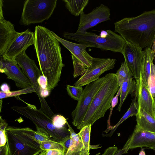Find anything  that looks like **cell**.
I'll return each instance as SVG.
<instances>
[{"instance_id": "18", "label": "cell", "mask_w": 155, "mask_h": 155, "mask_svg": "<svg viewBox=\"0 0 155 155\" xmlns=\"http://www.w3.org/2000/svg\"><path fill=\"white\" fill-rule=\"evenodd\" d=\"M19 32L15 30L14 25L0 16V55L3 56L7 48Z\"/></svg>"}, {"instance_id": "11", "label": "cell", "mask_w": 155, "mask_h": 155, "mask_svg": "<svg viewBox=\"0 0 155 155\" xmlns=\"http://www.w3.org/2000/svg\"><path fill=\"white\" fill-rule=\"evenodd\" d=\"M15 60L21 68L23 73L35 88L36 93L39 98L41 105H46L47 104L46 101L40 95V88L37 81L38 78L42 74V73L37 67L34 60L30 58L25 52L17 57Z\"/></svg>"}, {"instance_id": "42", "label": "cell", "mask_w": 155, "mask_h": 155, "mask_svg": "<svg viewBox=\"0 0 155 155\" xmlns=\"http://www.w3.org/2000/svg\"><path fill=\"white\" fill-rule=\"evenodd\" d=\"M0 130H5L8 126V124L4 120L2 119L1 116H0Z\"/></svg>"}, {"instance_id": "14", "label": "cell", "mask_w": 155, "mask_h": 155, "mask_svg": "<svg viewBox=\"0 0 155 155\" xmlns=\"http://www.w3.org/2000/svg\"><path fill=\"white\" fill-rule=\"evenodd\" d=\"M35 41L34 33L30 31L28 29L19 32L2 56L10 60H15L17 57L25 52L29 47L34 45Z\"/></svg>"}, {"instance_id": "36", "label": "cell", "mask_w": 155, "mask_h": 155, "mask_svg": "<svg viewBox=\"0 0 155 155\" xmlns=\"http://www.w3.org/2000/svg\"><path fill=\"white\" fill-rule=\"evenodd\" d=\"M0 146L5 145L7 142L5 130H0Z\"/></svg>"}, {"instance_id": "6", "label": "cell", "mask_w": 155, "mask_h": 155, "mask_svg": "<svg viewBox=\"0 0 155 155\" xmlns=\"http://www.w3.org/2000/svg\"><path fill=\"white\" fill-rule=\"evenodd\" d=\"M108 35L105 37L87 31L74 33L64 32L63 35L66 39L86 45L90 47L122 54L127 42L120 35L110 30H108Z\"/></svg>"}, {"instance_id": "45", "label": "cell", "mask_w": 155, "mask_h": 155, "mask_svg": "<svg viewBox=\"0 0 155 155\" xmlns=\"http://www.w3.org/2000/svg\"><path fill=\"white\" fill-rule=\"evenodd\" d=\"M139 155H146L145 151V148H143V147H141Z\"/></svg>"}, {"instance_id": "15", "label": "cell", "mask_w": 155, "mask_h": 155, "mask_svg": "<svg viewBox=\"0 0 155 155\" xmlns=\"http://www.w3.org/2000/svg\"><path fill=\"white\" fill-rule=\"evenodd\" d=\"M155 146V133L145 130L137 124L131 136L123 148L129 150L146 147L150 148Z\"/></svg>"}, {"instance_id": "5", "label": "cell", "mask_w": 155, "mask_h": 155, "mask_svg": "<svg viewBox=\"0 0 155 155\" xmlns=\"http://www.w3.org/2000/svg\"><path fill=\"white\" fill-rule=\"evenodd\" d=\"M17 98L25 103L26 106H13L11 109L31 121L36 127L43 129L52 140L62 143L71 135L68 128L66 127L61 128L56 127L54 125L52 118L41 110L23 101L19 96Z\"/></svg>"}, {"instance_id": "10", "label": "cell", "mask_w": 155, "mask_h": 155, "mask_svg": "<svg viewBox=\"0 0 155 155\" xmlns=\"http://www.w3.org/2000/svg\"><path fill=\"white\" fill-rule=\"evenodd\" d=\"M142 49L131 43L127 42L123 51L124 61L135 79L137 87L141 81L142 74L143 53Z\"/></svg>"}, {"instance_id": "26", "label": "cell", "mask_w": 155, "mask_h": 155, "mask_svg": "<svg viewBox=\"0 0 155 155\" xmlns=\"http://www.w3.org/2000/svg\"><path fill=\"white\" fill-rule=\"evenodd\" d=\"M115 74L120 88L125 81L132 78V75L125 61L121 63L120 67Z\"/></svg>"}, {"instance_id": "1", "label": "cell", "mask_w": 155, "mask_h": 155, "mask_svg": "<svg viewBox=\"0 0 155 155\" xmlns=\"http://www.w3.org/2000/svg\"><path fill=\"white\" fill-rule=\"evenodd\" d=\"M35 49L42 75L47 80L50 91L60 81L63 64L59 41L51 31L40 25L35 27Z\"/></svg>"}, {"instance_id": "32", "label": "cell", "mask_w": 155, "mask_h": 155, "mask_svg": "<svg viewBox=\"0 0 155 155\" xmlns=\"http://www.w3.org/2000/svg\"><path fill=\"white\" fill-rule=\"evenodd\" d=\"M121 92V89L120 88L119 90H118L117 94L114 97L111 101V107L110 109V112L108 120H107V127L106 130L105 131V132L107 133L109 131V129L110 128L111 126L110 125V119L111 116L112 115V111L114 108L117 105L118 102V97L120 95Z\"/></svg>"}, {"instance_id": "16", "label": "cell", "mask_w": 155, "mask_h": 155, "mask_svg": "<svg viewBox=\"0 0 155 155\" xmlns=\"http://www.w3.org/2000/svg\"><path fill=\"white\" fill-rule=\"evenodd\" d=\"M51 32L59 41L86 68H89L91 66L94 57L91 56L86 50L87 48L90 47V46L68 41L59 37L53 31Z\"/></svg>"}, {"instance_id": "22", "label": "cell", "mask_w": 155, "mask_h": 155, "mask_svg": "<svg viewBox=\"0 0 155 155\" xmlns=\"http://www.w3.org/2000/svg\"><path fill=\"white\" fill-rule=\"evenodd\" d=\"M120 95V100L117 110L119 111L121 110L123 103L127 95L130 94L132 97L136 95L137 91V83L136 81L132 78L125 81L121 87Z\"/></svg>"}, {"instance_id": "39", "label": "cell", "mask_w": 155, "mask_h": 155, "mask_svg": "<svg viewBox=\"0 0 155 155\" xmlns=\"http://www.w3.org/2000/svg\"><path fill=\"white\" fill-rule=\"evenodd\" d=\"M46 155H65V154L61 150L52 149L47 150Z\"/></svg>"}, {"instance_id": "24", "label": "cell", "mask_w": 155, "mask_h": 155, "mask_svg": "<svg viewBox=\"0 0 155 155\" xmlns=\"http://www.w3.org/2000/svg\"><path fill=\"white\" fill-rule=\"evenodd\" d=\"M138 107L137 104V98L135 97L133 99L129 109L119 122L114 126H111L109 130V131L110 130L111 131L108 134H106L104 135L106 136L111 137L120 124L130 117L133 116H136L138 113Z\"/></svg>"}, {"instance_id": "4", "label": "cell", "mask_w": 155, "mask_h": 155, "mask_svg": "<svg viewBox=\"0 0 155 155\" xmlns=\"http://www.w3.org/2000/svg\"><path fill=\"white\" fill-rule=\"evenodd\" d=\"M35 130L28 127L8 126L5 130L8 155H38L43 150L35 139Z\"/></svg>"}, {"instance_id": "19", "label": "cell", "mask_w": 155, "mask_h": 155, "mask_svg": "<svg viewBox=\"0 0 155 155\" xmlns=\"http://www.w3.org/2000/svg\"><path fill=\"white\" fill-rule=\"evenodd\" d=\"M142 74L141 81L146 84L149 89L151 67L155 57V52L150 48H146L143 51Z\"/></svg>"}, {"instance_id": "17", "label": "cell", "mask_w": 155, "mask_h": 155, "mask_svg": "<svg viewBox=\"0 0 155 155\" xmlns=\"http://www.w3.org/2000/svg\"><path fill=\"white\" fill-rule=\"evenodd\" d=\"M135 97L138 108H142L155 118V99L147 85L141 81L137 87Z\"/></svg>"}, {"instance_id": "8", "label": "cell", "mask_w": 155, "mask_h": 155, "mask_svg": "<svg viewBox=\"0 0 155 155\" xmlns=\"http://www.w3.org/2000/svg\"><path fill=\"white\" fill-rule=\"evenodd\" d=\"M105 76L86 85L81 99L71 113L72 124L78 127L81 123L95 96L104 84Z\"/></svg>"}, {"instance_id": "27", "label": "cell", "mask_w": 155, "mask_h": 155, "mask_svg": "<svg viewBox=\"0 0 155 155\" xmlns=\"http://www.w3.org/2000/svg\"><path fill=\"white\" fill-rule=\"evenodd\" d=\"M36 89L33 86L22 89L16 91H11L8 93L0 91V99H2L8 97L18 96L21 94L31 93L33 92L36 93Z\"/></svg>"}, {"instance_id": "13", "label": "cell", "mask_w": 155, "mask_h": 155, "mask_svg": "<svg viewBox=\"0 0 155 155\" xmlns=\"http://www.w3.org/2000/svg\"><path fill=\"white\" fill-rule=\"evenodd\" d=\"M15 60H10L0 56V71L13 81L16 86L24 89L33 86L29 79L20 69Z\"/></svg>"}, {"instance_id": "43", "label": "cell", "mask_w": 155, "mask_h": 155, "mask_svg": "<svg viewBox=\"0 0 155 155\" xmlns=\"http://www.w3.org/2000/svg\"><path fill=\"white\" fill-rule=\"evenodd\" d=\"M50 92L48 89H41L40 95L42 98H45L49 95Z\"/></svg>"}, {"instance_id": "28", "label": "cell", "mask_w": 155, "mask_h": 155, "mask_svg": "<svg viewBox=\"0 0 155 155\" xmlns=\"http://www.w3.org/2000/svg\"><path fill=\"white\" fill-rule=\"evenodd\" d=\"M40 144L41 148L43 151L58 149L64 153V148L62 143L50 140L41 142Z\"/></svg>"}, {"instance_id": "44", "label": "cell", "mask_w": 155, "mask_h": 155, "mask_svg": "<svg viewBox=\"0 0 155 155\" xmlns=\"http://www.w3.org/2000/svg\"><path fill=\"white\" fill-rule=\"evenodd\" d=\"M129 150V149L127 148H123L122 149L117 151L115 155H121L122 154L127 153Z\"/></svg>"}, {"instance_id": "3", "label": "cell", "mask_w": 155, "mask_h": 155, "mask_svg": "<svg viewBox=\"0 0 155 155\" xmlns=\"http://www.w3.org/2000/svg\"><path fill=\"white\" fill-rule=\"evenodd\" d=\"M105 77L104 84L95 96L82 122L77 127L78 129L81 130L89 124L92 126L103 117L111 107L112 100L120 87L115 74L108 73Z\"/></svg>"}, {"instance_id": "7", "label": "cell", "mask_w": 155, "mask_h": 155, "mask_svg": "<svg viewBox=\"0 0 155 155\" xmlns=\"http://www.w3.org/2000/svg\"><path fill=\"white\" fill-rule=\"evenodd\" d=\"M57 0H26L24 2L21 22L25 25L48 19L56 7Z\"/></svg>"}, {"instance_id": "35", "label": "cell", "mask_w": 155, "mask_h": 155, "mask_svg": "<svg viewBox=\"0 0 155 155\" xmlns=\"http://www.w3.org/2000/svg\"><path fill=\"white\" fill-rule=\"evenodd\" d=\"M38 83L41 89H47V78L42 74L38 79Z\"/></svg>"}, {"instance_id": "49", "label": "cell", "mask_w": 155, "mask_h": 155, "mask_svg": "<svg viewBox=\"0 0 155 155\" xmlns=\"http://www.w3.org/2000/svg\"></svg>"}, {"instance_id": "21", "label": "cell", "mask_w": 155, "mask_h": 155, "mask_svg": "<svg viewBox=\"0 0 155 155\" xmlns=\"http://www.w3.org/2000/svg\"><path fill=\"white\" fill-rule=\"evenodd\" d=\"M66 124L70 133L71 142L65 155H87L84 151L83 144L78 134L75 132L67 120Z\"/></svg>"}, {"instance_id": "46", "label": "cell", "mask_w": 155, "mask_h": 155, "mask_svg": "<svg viewBox=\"0 0 155 155\" xmlns=\"http://www.w3.org/2000/svg\"><path fill=\"white\" fill-rule=\"evenodd\" d=\"M46 150H43L38 155H46Z\"/></svg>"}, {"instance_id": "23", "label": "cell", "mask_w": 155, "mask_h": 155, "mask_svg": "<svg viewBox=\"0 0 155 155\" xmlns=\"http://www.w3.org/2000/svg\"><path fill=\"white\" fill-rule=\"evenodd\" d=\"M65 6L68 11L73 15L78 16L84 12L88 4V0H64Z\"/></svg>"}, {"instance_id": "47", "label": "cell", "mask_w": 155, "mask_h": 155, "mask_svg": "<svg viewBox=\"0 0 155 155\" xmlns=\"http://www.w3.org/2000/svg\"><path fill=\"white\" fill-rule=\"evenodd\" d=\"M2 99H0V111H1L2 106Z\"/></svg>"}, {"instance_id": "29", "label": "cell", "mask_w": 155, "mask_h": 155, "mask_svg": "<svg viewBox=\"0 0 155 155\" xmlns=\"http://www.w3.org/2000/svg\"><path fill=\"white\" fill-rule=\"evenodd\" d=\"M71 57L73 64L74 78L83 75L85 72L87 68L72 54H71Z\"/></svg>"}, {"instance_id": "9", "label": "cell", "mask_w": 155, "mask_h": 155, "mask_svg": "<svg viewBox=\"0 0 155 155\" xmlns=\"http://www.w3.org/2000/svg\"><path fill=\"white\" fill-rule=\"evenodd\" d=\"M116 60L110 58L94 57L91 66L87 68L85 73L74 85L82 87L98 80L104 72L114 68Z\"/></svg>"}, {"instance_id": "30", "label": "cell", "mask_w": 155, "mask_h": 155, "mask_svg": "<svg viewBox=\"0 0 155 155\" xmlns=\"http://www.w3.org/2000/svg\"><path fill=\"white\" fill-rule=\"evenodd\" d=\"M66 89L68 95L73 99L78 101L81 99L84 90L81 87L69 85L66 86Z\"/></svg>"}, {"instance_id": "37", "label": "cell", "mask_w": 155, "mask_h": 155, "mask_svg": "<svg viewBox=\"0 0 155 155\" xmlns=\"http://www.w3.org/2000/svg\"><path fill=\"white\" fill-rule=\"evenodd\" d=\"M117 149L116 147H109L105 150L101 155H115Z\"/></svg>"}, {"instance_id": "41", "label": "cell", "mask_w": 155, "mask_h": 155, "mask_svg": "<svg viewBox=\"0 0 155 155\" xmlns=\"http://www.w3.org/2000/svg\"><path fill=\"white\" fill-rule=\"evenodd\" d=\"M1 91L8 93L11 92L10 88L8 84L6 83H4L2 84L0 87Z\"/></svg>"}, {"instance_id": "48", "label": "cell", "mask_w": 155, "mask_h": 155, "mask_svg": "<svg viewBox=\"0 0 155 155\" xmlns=\"http://www.w3.org/2000/svg\"><path fill=\"white\" fill-rule=\"evenodd\" d=\"M150 149H151L153 150H155V146H154V147H151L150 148Z\"/></svg>"}, {"instance_id": "34", "label": "cell", "mask_w": 155, "mask_h": 155, "mask_svg": "<svg viewBox=\"0 0 155 155\" xmlns=\"http://www.w3.org/2000/svg\"><path fill=\"white\" fill-rule=\"evenodd\" d=\"M149 90L152 96L155 98V65H151L150 77Z\"/></svg>"}, {"instance_id": "20", "label": "cell", "mask_w": 155, "mask_h": 155, "mask_svg": "<svg viewBox=\"0 0 155 155\" xmlns=\"http://www.w3.org/2000/svg\"><path fill=\"white\" fill-rule=\"evenodd\" d=\"M137 124L143 130L155 133V118L141 108L136 116Z\"/></svg>"}, {"instance_id": "2", "label": "cell", "mask_w": 155, "mask_h": 155, "mask_svg": "<svg viewBox=\"0 0 155 155\" xmlns=\"http://www.w3.org/2000/svg\"><path fill=\"white\" fill-rule=\"evenodd\" d=\"M114 32L126 41L140 47H155V9L114 23Z\"/></svg>"}, {"instance_id": "33", "label": "cell", "mask_w": 155, "mask_h": 155, "mask_svg": "<svg viewBox=\"0 0 155 155\" xmlns=\"http://www.w3.org/2000/svg\"><path fill=\"white\" fill-rule=\"evenodd\" d=\"M52 120L54 125L57 128H62L65 126L66 119L63 116L60 114L55 115L52 118Z\"/></svg>"}, {"instance_id": "12", "label": "cell", "mask_w": 155, "mask_h": 155, "mask_svg": "<svg viewBox=\"0 0 155 155\" xmlns=\"http://www.w3.org/2000/svg\"><path fill=\"white\" fill-rule=\"evenodd\" d=\"M110 8L103 4L88 14H86L83 12L80 15L79 24L76 32L86 31L87 30L101 22L110 20Z\"/></svg>"}, {"instance_id": "40", "label": "cell", "mask_w": 155, "mask_h": 155, "mask_svg": "<svg viewBox=\"0 0 155 155\" xmlns=\"http://www.w3.org/2000/svg\"><path fill=\"white\" fill-rule=\"evenodd\" d=\"M8 149L6 143L5 145L0 146V155H8Z\"/></svg>"}, {"instance_id": "38", "label": "cell", "mask_w": 155, "mask_h": 155, "mask_svg": "<svg viewBox=\"0 0 155 155\" xmlns=\"http://www.w3.org/2000/svg\"><path fill=\"white\" fill-rule=\"evenodd\" d=\"M71 142V135L67 137L62 143L64 148L65 155L69 148Z\"/></svg>"}, {"instance_id": "31", "label": "cell", "mask_w": 155, "mask_h": 155, "mask_svg": "<svg viewBox=\"0 0 155 155\" xmlns=\"http://www.w3.org/2000/svg\"><path fill=\"white\" fill-rule=\"evenodd\" d=\"M37 130L35 131L34 137L35 140L41 143L48 140H52L43 129L36 127Z\"/></svg>"}, {"instance_id": "25", "label": "cell", "mask_w": 155, "mask_h": 155, "mask_svg": "<svg viewBox=\"0 0 155 155\" xmlns=\"http://www.w3.org/2000/svg\"><path fill=\"white\" fill-rule=\"evenodd\" d=\"M91 127V125H88L81 129L78 133L83 144L84 151L87 155H89L91 146L90 140Z\"/></svg>"}]
</instances>
